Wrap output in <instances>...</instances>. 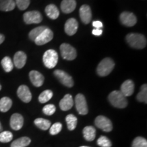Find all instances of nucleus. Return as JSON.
Segmentation results:
<instances>
[{
    "mask_svg": "<svg viewBox=\"0 0 147 147\" xmlns=\"http://www.w3.org/2000/svg\"><path fill=\"white\" fill-rule=\"evenodd\" d=\"M79 14L82 23L89 24L92 18L91 10L88 5H82L80 8Z\"/></svg>",
    "mask_w": 147,
    "mask_h": 147,
    "instance_id": "obj_14",
    "label": "nucleus"
},
{
    "mask_svg": "<svg viewBox=\"0 0 147 147\" xmlns=\"http://www.w3.org/2000/svg\"><path fill=\"white\" fill-rule=\"evenodd\" d=\"M80 147H89V146H80Z\"/></svg>",
    "mask_w": 147,
    "mask_h": 147,
    "instance_id": "obj_43",
    "label": "nucleus"
},
{
    "mask_svg": "<svg viewBox=\"0 0 147 147\" xmlns=\"http://www.w3.org/2000/svg\"><path fill=\"white\" fill-rule=\"evenodd\" d=\"M76 7V2L75 0H63L61 3V9L65 14L72 12Z\"/></svg>",
    "mask_w": 147,
    "mask_h": 147,
    "instance_id": "obj_19",
    "label": "nucleus"
},
{
    "mask_svg": "<svg viewBox=\"0 0 147 147\" xmlns=\"http://www.w3.org/2000/svg\"><path fill=\"white\" fill-rule=\"evenodd\" d=\"M66 123H67V128L70 131L75 129L77 126V123H78V119L74 115H68L65 118Z\"/></svg>",
    "mask_w": 147,
    "mask_h": 147,
    "instance_id": "obj_27",
    "label": "nucleus"
},
{
    "mask_svg": "<svg viewBox=\"0 0 147 147\" xmlns=\"http://www.w3.org/2000/svg\"><path fill=\"white\" fill-rule=\"evenodd\" d=\"M24 123V119L23 116L20 114L14 113L11 116L10 125L12 129L17 130L21 129L23 127Z\"/></svg>",
    "mask_w": 147,
    "mask_h": 147,
    "instance_id": "obj_13",
    "label": "nucleus"
},
{
    "mask_svg": "<svg viewBox=\"0 0 147 147\" xmlns=\"http://www.w3.org/2000/svg\"><path fill=\"white\" fill-rule=\"evenodd\" d=\"M137 100L140 102H144L145 104L147 103V86L146 84H143L141 87L140 91L137 95Z\"/></svg>",
    "mask_w": 147,
    "mask_h": 147,
    "instance_id": "obj_30",
    "label": "nucleus"
},
{
    "mask_svg": "<svg viewBox=\"0 0 147 147\" xmlns=\"http://www.w3.org/2000/svg\"><path fill=\"white\" fill-rule=\"evenodd\" d=\"M15 3L21 10H25L29 7L30 0H15Z\"/></svg>",
    "mask_w": 147,
    "mask_h": 147,
    "instance_id": "obj_37",
    "label": "nucleus"
},
{
    "mask_svg": "<svg viewBox=\"0 0 147 147\" xmlns=\"http://www.w3.org/2000/svg\"><path fill=\"white\" fill-rule=\"evenodd\" d=\"M125 97H129L134 93V84L131 80H127L122 84L121 87V91Z\"/></svg>",
    "mask_w": 147,
    "mask_h": 147,
    "instance_id": "obj_18",
    "label": "nucleus"
},
{
    "mask_svg": "<svg viewBox=\"0 0 147 147\" xmlns=\"http://www.w3.org/2000/svg\"><path fill=\"white\" fill-rule=\"evenodd\" d=\"M97 144H98V146L100 147H111L112 146V142H110V140L107 137L102 136L100 137L97 140Z\"/></svg>",
    "mask_w": 147,
    "mask_h": 147,
    "instance_id": "obj_34",
    "label": "nucleus"
},
{
    "mask_svg": "<svg viewBox=\"0 0 147 147\" xmlns=\"http://www.w3.org/2000/svg\"><path fill=\"white\" fill-rule=\"evenodd\" d=\"M43 62L47 68L52 69L55 67L58 62L57 53L53 49L47 51L43 55Z\"/></svg>",
    "mask_w": 147,
    "mask_h": 147,
    "instance_id": "obj_4",
    "label": "nucleus"
},
{
    "mask_svg": "<svg viewBox=\"0 0 147 147\" xmlns=\"http://www.w3.org/2000/svg\"><path fill=\"white\" fill-rule=\"evenodd\" d=\"M31 143V139L28 137H22L12 142L10 147H25Z\"/></svg>",
    "mask_w": 147,
    "mask_h": 147,
    "instance_id": "obj_25",
    "label": "nucleus"
},
{
    "mask_svg": "<svg viewBox=\"0 0 147 147\" xmlns=\"http://www.w3.org/2000/svg\"><path fill=\"white\" fill-rule=\"evenodd\" d=\"M78 23L75 18H71L65 24V32L68 36H73L78 30Z\"/></svg>",
    "mask_w": 147,
    "mask_h": 147,
    "instance_id": "obj_16",
    "label": "nucleus"
},
{
    "mask_svg": "<svg viewBox=\"0 0 147 147\" xmlns=\"http://www.w3.org/2000/svg\"><path fill=\"white\" fill-rule=\"evenodd\" d=\"M93 26L95 27V29H100L103 27V24L101 21H96L93 22Z\"/></svg>",
    "mask_w": 147,
    "mask_h": 147,
    "instance_id": "obj_38",
    "label": "nucleus"
},
{
    "mask_svg": "<svg viewBox=\"0 0 147 147\" xmlns=\"http://www.w3.org/2000/svg\"><path fill=\"white\" fill-rule=\"evenodd\" d=\"M12 105V101L8 97H3L0 100V111L6 113L10 109Z\"/></svg>",
    "mask_w": 147,
    "mask_h": 147,
    "instance_id": "obj_24",
    "label": "nucleus"
},
{
    "mask_svg": "<svg viewBox=\"0 0 147 147\" xmlns=\"http://www.w3.org/2000/svg\"><path fill=\"white\" fill-rule=\"evenodd\" d=\"M75 105L78 113L81 115H87L89 110L87 104V101L82 94L79 93L75 97Z\"/></svg>",
    "mask_w": 147,
    "mask_h": 147,
    "instance_id": "obj_6",
    "label": "nucleus"
},
{
    "mask_svg": "<svg viewBox=\"0 0 147 147\" xmlns=\"http://www.w3.org/2000/svg\"><path fill=\"white\" fill-rule=\"evenodd\" d=\"M129 45L136 49H142L146 45V39L144 36L140 34H129L126 36Z\"/></svg>",
    "mask_w": 147,
    "mask_h": 147,
    "instance_id": "obj_1",
    "label": "nucleus"
},
{
    "mask_svg": "<svg viewBox=\"0 0 147 147\" xmlns=\"http://www.w3.org/2000/svg\"><path fill=\"white\" fill-rule=\"evenodd\" d=\"M13 138V135L10 131H5L0 133V142L6 143L10 142Z\"/></svg>",
    "mask_w": 147,
    "mask_h": 147,
    "instance_id": "obj_33",
    "label": "nucleus"
},
{
    "mask_svg": "<svg viewBox=\"0 0 147 147\" xmlns=\"http://www.w3.org/2000/svg\"><path fill=\"white\" fill-rule=\"evenodd\" d=\"M47 28V27L45 26H40V27H38L34 28V29H32L29 34V37L32 41H35L37 38L40 36V34L43 32L45 29Z\"/></svg>",
    "mask_w": 147,
    "mask_h": 147,
    "instance_id": "obj_31",
    "label": "nucleus"
},
{
    "mask_svg": "<svg viewBox=\"0 0 147 147\" xmlns=\"http://www.w3.org/2000/svg\"><path fill=\"white\" fill-rule=\"evenodd\" d=\"M18 97L25 103H29L32 100V95L29 87L26 85H21L17 90Z\"/></svg>",
    "mask_w": 147,
    "mask_h": 147,
    "instance_id": "obj_12",
    "label": "nucleus"
},
{
    "mask_svg": "<svg viewBox=\"0 0 147 147\" xmlns=\"http://www.w3.org/2000/svg\"><path fill=\"white\" fill-rule=\"evenodd\" d=\"M62 129V125L61 123H55L53 125H52V126L50 127V134L51 135L55 136L57 135V134L59 133V132L61 131Z\"/></svg>",
    "mask_w": 147,
    "mask_h": 147,
    "instance_id": "obj_35",
    "label": "nucleus"
},
{
    "mask_svg": "<svg viewBox=\"0 0 147 147\" xmlns=\"http://www.w3.org/2000/svg\"><path fill=\"white\" fill-rule=\"evenodd\" d=\"M16 6L14 0H0V10L8 12L13 10Z\"/></svg>",
    "mask_w": 147,
    "mask_h": 147,
    "instance_id": "obj_23",
    "label": "nucleus"
},
{
    "mask_svg": "<svg viewBox=\"0 0 147 147\" xmlns=\"http://www.w3.org/2000/svg\"><path fill=\"white\" fill-rule=\"evenodd\" d=\"M102 32L103 31L101 29H94L93 31H92V34L97 36H101V35L102 34Z\"/></svg>",
    "mask_w": 147,
    "mask_h": 147,
    "instance_id": "obj_39",
    "label": "nucleus"
},
{
    "mask_svg": "<svg viewBox=\"0 0 147 147\" xmlns=\"http://www.w3.org/2000/svg\"><path fill=\"white\" fill-rule=\"evenodd\" d=\"M27 61V55L23 51H18L14 56V64L18 69H21L25 66Z\"/></svg>",
    "mask_w": 147,
    "mask_h": 147,
    "instance_id": "obj_17",
    "label": "nucleus"
},
{
    "mask_svg": "<svg viewBox=\"0 0 147 147\" xmlns=\"http://www.w3.org/2000/svg\"><path fill=\"white\" fill-rule=\"evenodd\" d=\"M4 40H5L4 36L2 34H0V45L3 43V41H4Z\"/></svg>",
    "mask_w": 147,
    "mask_h": 147,
    "instance_id": "obj_40",
    "label": "nucleus"
},
{
    "mask_svg": "<svg viewBox=\"0 0 147 147\" xmlns=\"http://www.w3.org/2000/svg\"><path fill=\"white\" fill-rule=\"evenodd\" d=\"M115 67V62L110 58H105L99 63L97 67V73L100 76L109 75Z\"/></svg>",
    "mask_w": 147,
    "mask_h": 147,
    "instance_id": "obj_3",
    "label": "nucleus"
},
{
    "mask_svg": "<svg viewBox=\"0 0 147 147\" xmlns=\"http://www.w3.org/2000/svg\"><path fill=\"white\" fill-rule=\"evenodd\" d=\"M23 19L26 24H38L42 21V14L38 11H29L23 15Z\"/></svg>",
    "mask_w": 147,
    "mask_h": 147,
    "instance_id": "obj_9",
    "label": "nucleus"
},
{
    "mask_svg": "<svg viewBox=\"0 0 147 147\" xmlns=\"http://www.w3.org/2000/svg\"><path fill=\"white\" fill-rule=\"evenodd\" d=\"M120 21L127 27H132L137 23L136 16L129 12H123L120 15Z\"/></svg>",
    "mask_w": 147,
    "mask_h": 147,
    "instance_id": "obj_11",
    "label": "nucleus"
},
{
    "mask_svg": "<svg viewBox=\"0 0 147 147\" xmlns=\"http://www.w3.org/2000/svg\"><path fill=\"white\" fill-rule=\"evenodd\" d=\"M56 111V107L53 104H47L42 109V112L46 115H53Z\"/></svg>",
    "mask_w": 147,
    "mask_h": 147,
    "instance_id": "obj_36",
    "label": "nucleus"
},
{
    "mask_svg": "<svg viewBox=\"0 0 147 147\" xmlns=\"http://www.w3.org/2000/svg\"><path fill=\"white\" fill-rule=\"evenodd\" d=\"M45 12L49 18L53 20L57 19L59 16V11L54 4L48 5L45 8Z\"/></svg>",
    "mask_w": 147,
    "mask_h": 147,
    "instance_id": "obj_21",
    "label": "nucleus"
},
{
    "mask_svg": "<svg viewBox=\"0 0 147 147\" xmlns=\"http://www.w3.org/2000/svg\"><path fill=\"white\" fill-rule=\"evenodd\" d=\"M83 136L87 141L94 140L96 136V130L93 126H87L83 129Z\"/></svg>",
    "mask_w": 147,
    "mask_h": 147,
    "instance_id": "obj_22",
    "label": "nucleus"
},
{
    "mask_svg": "<svg viewBox=\"0 0 147 147\" xmlns=\"http://www.w3.org/2000/svg\"><path fill=\"white\" fill-rule=\"evenodd\" d=\"M1 85L0 84V91H1Z\"/></svg>",
    "mask_w": 147,
    "mask_h": 147,
    "instance_id": "obj_42",
    "label": "nucleus"
},
{
    "mask_svg": "<svg viewBox=\"0 0 147 147\" xmlns=\"http://www.w3.org/2000/svg\"><path fill=\"white\" fill-rule=\"evenodd\" d=\"M53 95V93L52 91H51V90H45L39 95L38 100H39V102L41 104H45V103L49 102L52 98Z\"/></svg>",
    "mask_w": 147,
    "mask_h": 147,
    "instance_id": "obj_29",
    "label": "nucleus"
},
{
    "mask_svg": "<svg viewBox=\"0 0 147 147\" xmlns=\"http://www.w3.org/2000/svg\"><path fill=\"white\" fill-rule=\"evenodd\" d=\"M54 75L59 80L61 84L67 87H72L74 85V80L71 76L65 71L60 69H57L54 71Z\"/></svg>",
    "mask_w": 147,
    "mask_h": 147,
    "instance_id": "obj_8",
    "label": "nucleus"
},
{
    "mask_svg": "<svg viewBox=\"0 0 147 147\" xmlns=\"http://www.w3.org/2000/svg\"><path fill=\"white\" fill-rule=\"evenodd\" d=\"M108 100L114 107L125 108L127 106V100L120 91H114L108 95Z\"/></svg>",
    "mask_w": 147,
    "mask_h": 147,
    "instance_id": "obj_2",
    "label": "nucleus"
},
{
    "mask_svg": "<svg viewBox=\"0 0 147 147\" xmlns=\"http://www.w3.org/2000/svg\"><path fill=\"white\" fill-rule=\"evenodd\" d=\"M34 124L42 130H47L51 126V123L50 121L47 119L38 118L34 121Z\"/></svg>",
    "mask_w": 147,
    "mask_h": 147,
    "instance_id": "obj_26",
    "label": "nucleus"
},
{
    "mask_svg": "<svg viewBox=\"0 0 147 147\" xmlns=\"http://www.w3.org/2000/svg\"><path fill=\"white\" fill-rule=\"evenodd\" d=\"M1 65H2L3 69L6 72H10L12 70L14 67V63H12V61L9 57H5L1 61Z\"/></svg>",
    "mask_w": 147,
    "mask_h": 147,
    "instance_id": "obj_28",
    "label": "nucleus"
},
{
    "mask_svg": "<svg viewBox=\"0 0 147 147\" xmlns=\"http://www.w3.org/2000/svg\"><path fill=\"white\" fill-rule=\"evenodd\" d=\"M53 38V33L49 28H46L39 36L35 40V43L37 45H44L52 40Z\"/></svg>",
    "mask_w": 147,
    "mask_h": 147,
    "instance_id": "obj_10",
    "label": "nucleus"
},
{
    "mask_svg": "<svg viewBox=\"0 0 147 147\" xmlns=\"http://www.w3.org/2000/svg\"><path fill=\"white\" fill-rule=\"evenodd\" d=\"M131 147H147V141L144 138L137 137L134 140Z\"/></svg>",
    "mask_w": 147,
    "mask_h": 147,
    "instance_id": "obj_32",
    "label": "nucleus"
},
{
    "mask_svg": "<svg viewBox=\"0 0 147 147\" xmlns=\"http://www.w3.org/2000/svg\"><path fill=\"white\" fill-rule=\"evenodd\" d=\"M29 78L32 83L36 87H41L45 81L43 75L36 70H32L29 72Z\"/></svg>",
    "mask_w": 147,
    "mask_h": 147,
    "instance_id": "obj_15",
    "label": "nucleus"
},
{
    "mask_svg": "<svg viewBox=\"0 0 147 147\" xmlns=\"http://www.w3.org/2000/svg\"><path fill=\"white\" fill-rule=\"evenodd\" d=\"M74 105V101L72 96L69 94L65 95L63 98L60 101L59 107L63 111L70 110Z\"/></svg>",
    "mask_w": 147,
    "mask_h": 147,
    "instance_id": "obj_20",
    "label": "nucleus"
},
{
    "mask_svg": "<svg viewBox=\"0 0 147 147\" xmlns=\"http://www.w3.org/2000/svg\"><path fill=\"white\" fill-rule=\"evenodd\" d=\"M61 55L64 59L71 61L75 59L77 56L76 51L68 44L63 43L60 47Z\"/></svg>",
    "mask_w": 147,
    "mask_h": 147,
    "instance_id": "obj_5",
    "label": "nucleus"
},
{
    "mask_svg": "<svg viewBox=\"0 0 147 147\" xmlns=\"http://www.w3.org/2000/svg\"><path fill=\"white\" fill-rule=\"evenodd\" d=\"M95 124L97 127L104 131L110 132L113 130V123L111 121L104 116H98L95 120Z\"/></svg>",
    "mask_w": 147,
    "mask_h": 147,
    "instance_id": "obj_7",
    "label": "nucleus"
},
{
    "mask_svg": "<svg viewBox=\"0 0 147 147\" xmlns=\"http://www.w3.org/2000/svg\"><path fill=\"white\" fill-rule=\"evenodd\" d=\"M1 130H2V126H1V123H0V131H1Z\"/></svg>",
    "mask_w": 147,
    "mask_h": 147,
    "instance_id": "obj_41",
    "label": "nucleus"
}]
</instances>
